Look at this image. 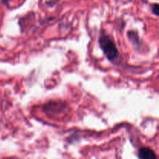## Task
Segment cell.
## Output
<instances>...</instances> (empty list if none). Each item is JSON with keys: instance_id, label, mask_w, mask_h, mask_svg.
I'll list each match as a JSON object with an SVG mask.
<instances>
[{"instance_id": "1", "label": "cell", "mask_w": 159, "mask_h": 159, "mask_svg": "<svg viewBox=\"0 0 159 159\" xmlns=\"http://www.w3.org/2000/svg\"><path fill=\"white\" fill-rule=\"evenodd\" d=\"M99 44L110 61H114L119 57V51L110 36L102 34L99 39Z\"/></svg>"}, {"instance_id": "2", "label": "cell", "mask_w": 159, "mask_h": 159, "mask_svg": "<svg viewBox=\"0 0 159 159\" xmlns=\"http://www.w3.org/2000/svg\"><path fill=\"white\" fill-rule=\"evenodd\" d=\"M65 105L59 102H51L47 103L45 106V110L51 113H60L65 110Z\"/></svg>"}, {"instance_id": "3", "label": "cell", "mask_w": 159, "mask_h": 159, "mask_svg": "<svg viewBox=\"0 0 159 159\" xmlns=\"http://www.w3.org/2000/svg\"><path fill=\"white\" fill-rule=\"evenodd\" d=\"M139 159H157L155 152L152 149L147 147L141 148L138 151Z\"/></svg>"}, {"instance_id": "4", "label": "cell", "mask_w": 159, "mask_h": 159, "mask_svg": "<svg viewBox=\"0 0 159 159\" xmlns=\"http://www.w3.org/2000/svg\"><path fill=\"white\" fill-rule=\"evenodd\" d=\"M127 36H128L129 39H130V40L131 41V43H133L134 44H137V43L139 44V37H138V34H137L135 31H129V32L127 33Z\"/></svg>"}, {"instance_id": "5", "label": "cell", "mask_w": 159, "mask_h": 159, "mask_svg": "<svg viewBox=\"0 0 159 159\" xmlns=\"http://www.w3.org/2000/svg\"><path fill=\"white\" fill-rule=\"evenodd\" d=\"M152 12H153L155 16H158L159 14V6L158 3H155V4L152 5Z\"/></svg>"}, {"instance_id": "6", "label": "cell", "mask_w": 159, "mask_h": 159, "mask_svg": "<svg viewBox=\"0 0 159 159\" xmlns=\"http://www.w3.org/2000/svg\"><path fill=\"white\" fill-rule=\"evenodd\" d=\"M2 2L6 6V5H8V3H9V0H2Z\"/></svg>"}]
</instances>
